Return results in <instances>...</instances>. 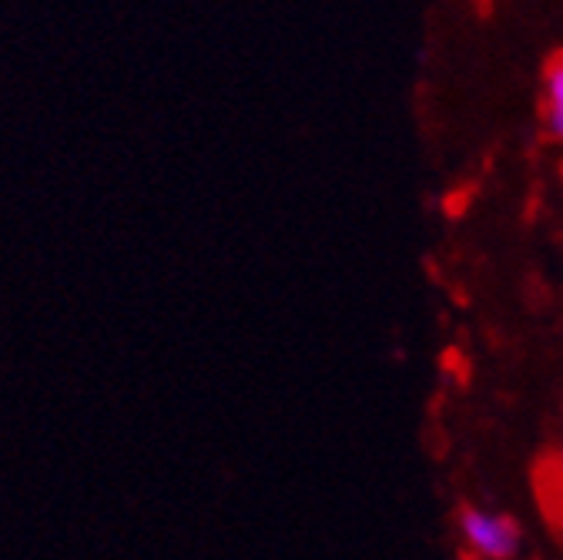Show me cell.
<instances>
[{
	"label": "cell",
	"instance_id": "obj_3",
	"mask_svg": "<svg viewBox=\"0 0 563 560\" xmlns=\"http://www.w3.org/2000/svg\"><path fill=\"white\" fill-rule=\"evenodd\" d=\"M560 463H563V453H560Z\"/></svg>",
	"mask_w": 563,
	"mask_h": 560
},
{
	"label": "cell",
	"instance_id": "obj_2",
	"mask_svg": "<svg viewBox=\"0 0 563 560\" xmlns=\"http://www.w3.org/2000/svg\"><path fill=\"white\" fill-rule=\"evenodd\" d=\"M543 78V128L553 142H563V51L550 57Z\"/></svg>",
	"mask_w": 563,
	"mask_h": 560
},
{
	"label": "cell",
	"instance_id": "obj_1",
	"mask_svg": "<svg viewBox=\"0 0 563 560\" xmlns=\"http://www.w3.org/2000/svg\"><path fill=\"white\" fill-rule=\"evenodd\" d=\"M456 534L476 560H517L527 534L514 514L463 504L456 514Z\"/></svg>",
	"mask_w": 563,
	"mask_h": 560
}]
</instances>
